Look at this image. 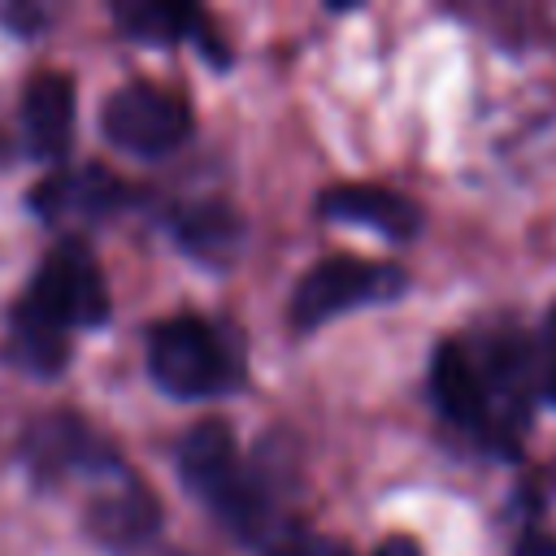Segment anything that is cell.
Wrapping results in <instances>:
<instances>
[{"instance_id":"cell-1","label":"cell","mask_w":556,"mask_h":556,"mask_svg":"<svg viewBox=\"0 0 556 556\" xmlns=\"http://www.w3.org/2000/svg\"><path fill=\"white\" fill-rule=\"evenodd\" d=\"M178 473L195 500H204L222 526L265 556H317L321 543L291 517L278 513L269 482L239 456L235 430L226 421H200L178 443Z\"/></svg>"},{"instance_id":"cell-2","label":"cell","mask_w":556,"mask_h":556,"mask_svg":"<svg viewBox=\"0 0 556 556\" xmlns=\"http://www.w3.org/2000/svg\"><path fill=\"white\" fill-rule=\"evenodd\" d=\"M148 374L178 400H204L239 382V356L217 326L200 317H165L148 334Z\"/></svg>"},{"instance_id":"cell-3","label":"cell","mask_w":556,"mask_h":556,"mask_svg":"<svg viewBox=\"0 0 556 556\" xmlns=\"http://www.w3.org/2000/svg\"><path fill=\"white\" fill-rule=\"evenodd\" d=\"M17 304L39 321L56 326L61 334L109 321V287L96 256L83 243H56Z\"/></svg>"},{"instance_id":"cell-4","label":"cell","mask_w":556,"mask_h":556,"mask_svg":"<svg viewBox=\"0 0 556 556\" xmlns=\"http://www.w3.org/2000/svg\"><path fill=\"white\" fill-rule=\"evenodd\" d=\"M408 287L404 269L382 265V261H361V256H326L321 265H313L291 300V317L295 326H321L339 313H352L361 304H382L395 300Z\"/></svg>"},{"instance_id":"cell-5","label":"cell","mask_w":556,"mask_h":556,"mask_svg":"<svg viewBox=\"0 0 556 556\" xmlns=\"http://www.w3.org/2000/svg\"><path fill=\"white\" fill-rule=\"evenodd\" d=\"M100 130L122 152L165 156L191 135V113L178 96H169L152 83H126L104 100Z\"/></svg>"},{"instance_id":"cell-6","label":"cell","mask_w":556,"mask_h":556,"mask_svg":"<svg viewBox=\"0 0 556 556\" xmlns=\"http://www.w3.org/2000/svg\"><path fill=\"white\" fill-rule=\"evenodd\" d=\"M430 387H434L439 408H443V413H447L456 426H465V430H473V434H482V439H495V413H491V395H486L482 369L469 361V352H465V348L443 343V348L434 352V365H430Z\"/></svg>"},{"instance_id":"cell-7","label":"cell","mask_w":556,"mask_h":556,"mask_svg":"<svg viewBox=\"0 0 556 556\" xmlns=\"http://www.w3.org/2000/svg\"><path fill=\"white\" fill-rule=\"evenodd\" d=\"M317 208H321V217L352 222V226L378 230L387 239H413L421 230V213H417L413 200H404V195H395L387 187H369V182L330 187V191H321Z\"/></svg>"},{"instance_id":"cell-8","label":"cell","mask_w":556,"mask_h":556,"mask_svg":"<svg viewBox=\"0 0 556 556\" xmlns=\"http://www.w3.org/2000/svg\"><path fill=\"white\" fill-rule=\"evenodd\" d=\"M22 122L35 156L61 161L74 135V83L65 74H39L22 96Z\"/></svg>"},{"instance_id":"cell-9","label":"cell","mask_w":556,"mask_h":556,"mask_svg":"<svg viewBox=\"0 0 556 556\" xmlns=\"http://www.w3.org/2000/svg\"><path fill=\"white\" fill-rule=\"evenodd\" d=\"M122 200H126V187L100 165H87L83 174H56L30 191V204L48 222L52 217H104Z\"/></svg>"},{"instance_id":"cell-10","label":"cell","mask_w":556,"mask_h":556,"mask_svg":"<svg viewBox=\"0 0 556 556\" xmlns=\"http://www.w3.org/2000/svg\"><path fill=\"white\" fill-rule=\"evenodd\" d=\"M87 517H91L96 539H104L109 547H135L156 530L161 508H156V500H152V491L143 482L126 478V482L100 491Z\"/></svg>"},{"instance_id":"cell-11","label":"cell","mask_w":556,"mask_h":556,"mask_svg":"<svg viewBox=\"0 0 556 556\" xmlns=\"http://www.w3.org/2000/svg\"><path fill=\"white\" fill-rule=\"evenodd\" d=\"M30 460L39 469H91V473H113L117 460L109 456V447L74 417H52V421H39L30 430Z\"/></svg>"},{"instance_id":"cell-12","label":"cell","mask_w":556,"mask_h":556,"mask_svg":"<svg viewBox=\"0 0 556 556\" xmlns=\"http://www.w3.org/2000/svg\"><path fill=\"white\" fill-rule=\"evenodd\" d=\"M174 235L178 243L195 256V261H208V265H226L239 243H243V222L230 204L222 200H204V204H191L178 213L174 222Z\"/></svg>"},{"instance_id":"cell-13","label":"cell","mask_w":556,"mask_h":556,"mask_svg":"<svg viewBox=\"0 0 556 556\" xmlns=\"http://www.w3.org/2000/svg\"><path fill=\"white\" fill-rule=\"evenodd\" d=\"M113 22L122 26L126 39L139 43H178L191 35H204V13L191 4H169V0H122L113 4Z\"/></svg>"},{"instance_id":"cell-14","label":"cell","mask_w":556,"mask_h":556,"mask_svg":"<svg viewBox=\"0 0 556 556\" xmlns=\"http://www.w3.org/2000/svg\"><path fill=\"white\" fill-rule=\"evenodd\" d=\"M9 356L30 369V374H56L70 356L65 348V334L48 321H39L35 313H26L22 304H13V317H9Z\"/></svg>"},{"instance_id":"cell-15","label":"cell","mask_w":556,"mask_h":556,"mask_svg":"<svg viewBox=\"0 0 556 556\" xmlns=\"http://www.w3.org/2000/svg\"><path fill=\"white\" fill-rule=\"evenodd\" d=\"M330 556H352V552H330ZM374 556H421V547L408 539V534H395V539H387V543H378V552Z\"/></svg>"},{"instance_id":"cell-16","label":"cell","mask_w":556,"mask_h":556,"mask_svg":"<svg viewBox=\"0 0 556 556\" xmlns=\"http://www.w3.org/2000/svg\"><path fill=\"white\" fill-rule=\"evenodd\" d=\"M547 395L556 400V317L547 326Z\"/></svg>"}]
</instances>
